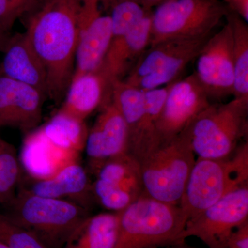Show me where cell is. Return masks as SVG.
Here are the masks:
<instances>
[{
	"instance_id": "cell-21",
	"label": "cell",
	"mask_w": 248,
	"mask_h": 248,
	"mask_svg": "<svg viewBox=\"0 0 248 248\" xmlns=\"http://www.w3.org/2000/svg\"><path fill=\"white\" fill-rule=\"evenodd\" d=\"M40 128L46 138L60 148L79 155L84 151L89 130L85 121L59 109Z\"/></svg>"
},
{
	"instance_id": "cell-15",
	"label": "cell",
	"mask_w": 248,
	"mask_h": 248,
	"mask_svg": "<svg viewBox=\"0 0 248 248\" xmlns=\"http://www.w3.org/2000/svg\"><path fill=\"white\" fill-rule=\"evenodd\" d=\"M151 14L124 35L112 37L110 46L99 71L111 85L117 80H123L135 62L150 46Z\"/></svg>"
},
{
	"instance_id": "cell-9",
	"label": "cell",
	"mask_w": 248,
	"mask_h": 248,
	"mask_svg": "<svg viewBox=\"0 0 248 248\" xmlns=\"http://www.w3.org/2000/svg\"><path fill=\"white\" fill-rule=\"evenodd\" d=\"M206 91L195 73L171 83L156 125L160 143L174 138L210 106Z\"/></svg>"
},
{
	"instance_id": "cell-33",
	"label": "cell",
	"mask_w": 248,
	"mask_h": 248,
	"mask_svg": "<svg viewBox=\"0 0 248 248\" xmlns=\"http://www.w3.org/2000/svg\"><path fill=\"white\" fill-rule=\"evenodd\" d=\"M28 4V15L29 16L37 10L40 9L48 0H27Z\"/></svg>"
},
{
	"instance_id": "cell-8",
	"label": "cell",
	"mask_w": 248,
	"mask_h": 248,
	"mask_svg": "<svg viewBox=\"0 0 248 248\" xmlns=\"http://www.w3.org/2000/svg\"><path fill=\"white\" fill-rule=\"evenodd\" d=\"M248 221V186H243L223 196L197 216L187 220L179 236L183 244L190 236H196L208 248H228L231 233Z\"/></svg>"
},
{
	"instance_id": "cell-7",
	"label": "cell",
	"mask_w": 248,
	"mask_h": 248,
	"mask_svg": "<svg viewBox=\"0 0 248 248\" xmlns=\"http://www.w3.org/2000/svg\"><path fill=\"white\" fill-rule=\"evenodd\" d=\"M209 37L176 39L150 47L123 81L143 91L175 81L187 65L197 58Z\"/></svg>"
},
{
	"instance_id": "cell-32",
	"label": "cell",
	"mask_w": 248,
	"mask_h": 248,
	"mask_svg": "<svg viewBox=\"0 0 248 248\" xmlns=\"http://www.w3.org/2000/svg\"><path fill=\"white\" fill-rule=\"evenodd\" d=\"M230 12L237 15L245 22H248V0H223Z\"/></svg>"
},
{
	"instance_id": "cell-5",
	"label": "cell",
	"mask_w": 248,
	"mask_h": 248,
	"mask_svg": "<svg viewBox=\"0 0 248 248\" xmlns=\"http://www.w3.org/2000/svg\"><path fill=\"white\" fill-rule=\"evenodd\" d=\"M248 112V98L210 104L191 125V143L197 157L223 159L231 156L247 133Z\"/></svg>"
},
{
	"instance_id": "cell-4",
	"label": "cell",
	"mask_w": 248,
	"mask_h": 248,
	"mask_svg": "<svg viewBox=\"0 0 248 248\" xmlns=\"http://www.w3.org/2000/svg\"><path fill=\"white\" fill-rule=\"evenodd\" d=\"M192 124L174 138L160 143L140 163L143 194L165 203L179 204L196 161L191 143Z\"/></svg>"
},
{
	"instance_id": "cell-30",
	"label": "cell",
	"mask_w": 248,
	"mask_h": 248,
	"mask_svg": "<svg viewBox=\"0 0 248 248\" xmlns=\"http://www.w3.org/2000/svg\"><path fill=\"white\" fill-rule=\"evenodd\" d=\"M24 15H28L27 0H0V26L6 32Z\"/></svg>"
},
{
	"instance_id": "cell-27",
	"label": "cell",
	"mask_w": 248,
	"mask_h": 248,
	"mask_svg": "<svg viewBox=\"0 0 248 248\" xmlns=\"http://www.w3.org/2000/svg\"><path fill=\"white\" fill-rule=\"evenodd\" d=\"M91 190L94 201L113 213H120L137 200L116 183L97 178L91 184Z\"/></svg>"
},
{
	"instance_id": "cell-35",
	"label": "cell",
	"mask_w": 248,
	"mask_h": 248,
	"mask_svg": "<svg viewBox=\"0 0 248 248\" xmlns=\"http://www.w3.org/2000/svg\"><path fill=\"white\" fill-rule=\"evenodd\" d=\"M164 1V0H141L140 4L142 5L144 9L148 10V11H151L153 6H158Z\"/></svg>"
},
{
	"instance_id": "cell-11",
	"label": "cell",
	"mask_w": 248,
	"mask_h": 248,
	"mask_svg": "<svg viewBox=\"0 0 248 248\" xmlns=\"http://www.w3.org/2000/svg\"><path fill=\"white\" fill-rule=\"evenodd\" d=\"M234 190L230 180L226 159H196L179 205L187 219L206 210Z\"/></svg>"
},
{
	"instance_id": "cell-19",
	"label": "cell",
	"mask_w": 248,
	"mask_h": 248,
	"mask_svg": "<svg viewBox=\"0 0 248 248\" xmlns=\"http://www.w3.org/2000/svg\"><path fill=\"white\" fill-rule=\"evenodd\" d=\"M170 84L164 88L145 91L144 113L138 128L128 138V153L139 163L160 144L156 125Z\"/></svg>"
},
{
	"instance_id": "cell-23",
	"label": "cell",
	"mask_w": 248,
	"mask_h": 248,
	"mask_svg": "<svg viewBox=\"0 0 248 248\" xmlns=\"http://www.w3.org/2000/svg\"><path fill=\"white\" fill-rule=\"evenodd\" d=\"M146 92L117 80L110 85V100L120 111L128 130V138L138 128L144 113Z\"/></svg>"
},
{
	"instance_id": "cell-24",
	"label": "cell",
	"mask_w": 248,
	"mask_h": 248,
	"mask_svg": "<svg viewBox=\"0 0 248 248\" xmlns=\"http://www.w3.org/2000/svg\"><path fill=\"white\" fill-rule=\"evenodd\" d=\"M20 163L16 148L0 138V204L14 198L21 180Z\"/></svg>"
},
{
	"instance_id": "cell-3",
	"label": "cell",
	"mask_w": 248,
	"mask_h": 248,
	"mask_svg": "<svg viewBox=\"0 0 248 248\" xmlns=\"http://www.w3.org/2000/svg\"><path fill=\"white\" fill-rule=\"evenodd\" d=\"M6 205L9 210L5 215L48 248H63L76 227L90 215L79 204L35 195L22 186Z\"/></svg>"
},
{
	"instance_id": "cell-26",
	"label": "cell",
	"mask_w": 248,
	"mask_h": 248,
	"mask_svg": "<svg viewBox=\"0 0 248 248\" xmlns=\"http://www.w3.org/2000/svg\"><path fill=\"white\" fill-rule=\"evenodd\" d=\"M151 12L137 1H116L110 14L112 38L126 33Z\"/></svg>"
},
{
	"instance_id": "cell-34",
	"label": "cell",
	"mask_w": 248,
	"mask_h": 248,
	"mask_svg": "<svg viewBox=\"0 0 248 248\" xmlns=\"http://www.w3.org/2000/svg\"><path fill=\"white\" fill-rule=\"evenodd\" d=\"M10 35L9 32H6L0 26V52L2 53L6 46V43L9 40Z\"/></svg>"
},
{
	"instance_id": "cell-13",
	"label": "cell",
	"mask_w": 248,
	"mask_h": 248,
	"mask_svg": "<svg viewBox=\"0 0 248 248\" xmlns=\"http://www.w3.org/2000/svg\"><path fill=\"white\" fill-rule=\"evenodd\" d=\"M128 130L120 111L111 100L101 108L92 128L89 129L84 151L89 166L128 153Z\"/></svg>"
},
{
	"instance_id": "cell-31",
	"label": "cell",
	"mask_w": 248,
	"mask_h": 248,
	"mask_svg": "<svg viewBox=\"0 0 248 248\" xmlns=\"http://www.w3.org/2000/svg\"><path fill=\"white\" fill-rule=\"evenodd\" d=\"M228 248H248V221L237 227L230 236Z\"/></svg>"
},
{
	"instance_id": "cell-29",
	"label": "cell",
	"mask_w": 248,
	"mask_h": 248,
	"mask_svg": "<svg viewBox=\"0 0 248 248\" xmlns=\"http://www.w3.org/2000/svg\"><path fill=\"white\" fill-rule=\"evenodd\" d=\"M230 180L234 190L248 186V142L236 148L234 153L227 158Z\"/></svg>"
},
{
	"instance_id": "cell-16",
	"label": "cell",
	"mask_w": 248,
	"mask_h": 248,
	"mask_svg": "<svg viewBox=\"0 0 248 248\" xmlns=\"http://www.w3.org/2000/svg\"><path fill=\"white\" fill-rule=\"evenodd\" d=\"M27 185L22 186L35 195L49 198L71 201L89 210L94 199L92 182L89 174L79 161L72 163L52 177L44 179L29 177Z\"/></svg>"
},
{
	"instance_id": "cell-28",
	"label": "cell",
	"mask_w": 248,
	"mask_h": 248,
	"mask_svg": "<svg viewBox=\"0 0 248 248\" xmlns=\"http://www.w3.org/2000/svg\"><path fill=\"white\" fill-rule=\"evenodd\" d=\"M0 241L9 248H48L37 236L0 213Z\"/></svg>"
},
{
	"instance_id": "cell-37",
	"label": "cell",
	"mask_w": 248,
	"mask_h": 248,
	"mask_svg": "<svg viewBox=\"0 0 248 248\" xmlns=\"http://www.w3.org/2000/svg\"><path fill=\"white\" fill-rule=\"evenodd\" d=\"M0 248H9L7 246H6V244H4V243L1 242V241H0Z\"/></svg>"
},
{
	"instance_id": "cell-10",
	"label": "cell",
	"mask_w": 248,
	"mask_h": 248,
	"mask_svg": "<svg viewBox=\"0 0 248 248\" xmlns=\"http://www.w3.org/2000/svg\"><path fill=\"white\" fill-rule=\"evenodd\" d=\"M226 19L224 27L209 37L197 57L195 74L210 97L233 94L232 31L231 22Z\"/></svg>"
},
{
	"instance_id": "cell-25",
	"label": "cell",
	"mask_w": 248,
	"mask_h": 248,
	"mask_svg": "<svg viewBox=\"0 0 248 248\" xmlns=\"http://www.w3.org/2000/svg\"><path fill=\"white\" fill-rule=\"evenodd\" d=\"M91 170L97 179L112 183L120 182L130 176L141 174L140 163L128 153L105 160Z\"/></svg>"
},
{
	"instance_id": "cell-38",
	"label": "cell",
	"mask_w": 248,
	"mask_h": 248,
	"mask_svg": "<svg viewBox=\"0 0 248 248\" xmlns=\"http://www.w3.org/2000/svg\"><path fill=\"white\" fill-rule=\"evenodd\" d=\"M117 1H135L139 3L141 2V0H117Z\"/></svg>"
},
{
	"instance_id": "cell-2",
	"label": "cell",
	"mask_w": 248,
	"mask_h": 248,
	"mask_svg": "<svg viewBox=\"0 0 248 248\" xmlns=\"http://www.w3.org/2000/svg\"><path fill=\"white\" fill-rule=\"evenodd\" d=\"M118 213L114 248H155L179 244L187 217L179 204L160 202L142 194Z\"/></svg>"
},
{
	"instance_id": "cell-20",
	"label": "cell",
	"mask_w": 248,
	"mask_h": 248,
	"mask_svg": "<svg viewBox=\"0 0 248 248\" xmlns=\"http://www.w3.org/2000/svg\"><path fill=\"white\" fill-rule=\"evenodd\" d=\"M118 222L117 213L89 215L76 227L63 248H114Z\"/></svg>"
},
{
	"instance_id": "cell-12",
	"label": "cell",
	"mask_w": 248,
	"mask_h": 248,
	"mask_svg": "<svg viewBox=\"0 0 248 248\" xmlns=\"http://www.w3.org/2000/svg\"><path fill=\"white\" fill-rule=\"evenodd\" d=\"M46 98L38 90L0 74V127L25 133L37 128Z\"/></svg>"
},
{
	"instance_id": "cell-6",
	"label": "cell",
	"mask_w": 248,
	"mask_h": 248,
	"mask_svg": "<svg viewBox=\"0 0 248 248\" xmlns=\"http://www.w3.org/2000/svg\"><path fill=\"white\" fill-rule=\"evenodd\" d=\"M228 12L220 0H166L152 12L150 47L165 41L208 37Z\"/></svg>"
},
{
	"instance_id": "cell-36",
	"label": "cell",
	"mask_w": 248,
	"mask_h": 248,
	"mask_svg": "<svg viewBox=\"0 0 248 248\" xmlns=\"http://www.w3.org/2000/svg\"><path fill=\"white\" fill-rule=\"evenodd\" d=\"M167 248H194L192 247H190V246H186V245H184V243L183 244H174V246L172 247H169Z\"/></svg>"
},
{
	"instance_id": "cell-18",
	"label": "cell",
	"mask_w": 248,
	"mask_h": 248,
	"mask_svg": "<svg viewBox=\"0 0 248 248\" xmlns=\"http://www.w3.org/2000/svg\"><path fill=\"white\" fill-rule=\"evenodd\" d=\"M60 110L80 120L110 100V85L100 71L74 75Z\"/></svg>"
},
{
	"instance_id": "cell-14",
	"label": "cell",
	"mask_w": 248,
	"mask_h": 248,
	"mask_svg": "<svg viewBox=\"0 0 248 248\" xmlns=\"http://www.w3.org/2000/svg\"><path fill=\"white\" fill-rule=\"evenodd\" d=\"M79 154L66 151L48 140L40 126L27 133L21 148L19 163L28 177L47 179L65 166L77 162Z\"/></svg>"
},
{
	"instance_id": "cell-17",
	"label": "cell",
	"mask_w": 248,
	"mask_h": 248,
	"mask_svg": "<svg viewBox=\"0 0 248 248\" xmlns=\"http://www.w3.org/2000/svg\"><path fill=\"white\" fill-rule=\"evenodd\" d=\"M2 53L0 74L38 90L47 97L46 73L25 33L10 35Z\"/></svg>"
},
{
	"instance_id": "cell-1",
	"label": "cell",
	"mask_w": 248,
	"mask_h": 248,
	"mask_svg": "<svg viewBox=\"0 0 248 248\" xmlns=\"http://www.w3.org/2000/svg\"><path fill=\"white\" fill-rule=\"evenodd\" d=\"M24 33L46 73L47 97L60 103L75 71L78 41L76 0H48L29 16Z\"/></svg>"
},
{
	"instance_id": "cell-22",
	"label": "cell",
	"mask_w": 248,
	"mask_h": 248,
	"mask_svg": "<svg viewBox=\"0 0 248 248\" xmlns=\"http://www.w3.org/2000/svg\"><path fill=\"white\" fill-rule=\"evenodd\" d=\"M226 19L232 31V56L236 98H248V27L247 22L234 13L228 12Z\"/></svg>"
}]
</instances>
